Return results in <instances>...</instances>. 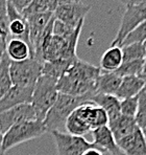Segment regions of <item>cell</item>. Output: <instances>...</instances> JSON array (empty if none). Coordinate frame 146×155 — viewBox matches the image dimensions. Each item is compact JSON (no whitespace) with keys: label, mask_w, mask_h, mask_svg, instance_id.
Wrapping results in <instances>:
<instances>
[{"label":"cell","mask_w":146,"mask_h":155,"mask_svg":"<svg viewBox=\"0 0 146 155\" xmlns=\"http://www.w3.org/2000/svg\"><path fill=\"white\" fill-rule=\"evenodd\" d=\"M88 101H90V99L86 97H72V95L59 92L56 101L52 105L43 120L47 132L51 133L53 131H61L60 129L65 127V123L68 116L77 107Z\"/></svg>","instance_id":"6da1fadb"},{"label":"cell","mask_w":146,"mask_h":155,"mask_svg":"<svg viewBox=\"0 0 146 155\" xmlns=\"http://www.w3.org/2000/svg\"><path fill=\"white\" fill-rule=\"evenodd\" d=\"M45 133H47V130L43 120H26L15 125L3 134L2 153L4 155L16 146L38 138Z\"/></svg>","instance_id":"7a4b0ae2"},{"label":"cell","mask_w":146,"mask_h":155,"mask_svg":"<svg viewBox=\"0 0 146 155\" xmlns=\"http://www.w3.org/2000/svg\"><path fill=\"white\" fill-rule=\"evenodd\" d=\"M58 80L42 74L36 81L33 91L31 106L35 109L36 120H44L47 112L56 101L59 91L56 88Z\"/></svg>","instance_id":"3957f363"},{"label":"cell","mask_w":146,"mask_h":155,"mask_svg":"<svg viewBox=\"0 0 146 155\" xmlns=\"http://www.w3.org/2000/svg\"><path fill=\"white\" fill-rule=\"evenodd\" d=\"M43 64L33 58L21 62L10 63V76L13 85L22 87H35L38 79L42 76Z\"/></svg>","instance_id":"277c9868"},{"label":"cell","mask_w":146,"mask_h":155,"mask_svg":"<svg viewBox=\"0 0 146 155\" xmlns=\"http://www.w3.org/2000/svg\"><path fill=\"white\" fill-rule=\"evenodd\" d=\"M144 21H146V1L136 5L126 6L116 37L112 41L111 45L120 47L126 36Z\"/></svg>","instance_id":"5b68a950"},{"label":"cell","mask_w":146,"mask_h":155,"mask_svg":"<svg viewBox=\"0 0 146 155\" xmlns=\"http://www.w3.org/2000/svg\"><path fill=\"white\" fill-rule=\"evenodd\" d=\"M56 146L58 155H81L86 150L94 148L84 136H75L62 131L51 132Z\"/></svg>","instance_id":"8992f818"},{"label":"cell","mask_w":146,"mask_h":155,"mask_svg":"<svg viewBox=\"0 0 146 155\" xmlns=\"http://www.w3.org/2000/svg\"><path fill=\"white\" fill-rule=\"evenodd\" d=\"M91 8L92 6L90 4L83 3L81 1H68L59 6L53 13V16L59 21L75 27L81 22H85L86 15L90 12Z\"/></svg>","instance_id":"52a82bcc"},{"label":"cell","mask_w":146,"mask_h":155,"mask_svg":"<svg viewBox=\"0 0 146 155\" xmlns=\"http://www.w3.org/2000/svg\"><path fill=\"white\" fill-rule=\"evenodd\" d=\"M35 120H36V114L31 104H21L0 112V129L4 134L15 125Z\"/></svg>","instance_id":"ba28073f"},{"label":"cell","mask_w":146,"mask_h":155,"mask_svg":"<svg viewBox=\"0 0 146 155\" xmlns=\"http://www.w3.org/2000/svg\"><path fill=\"white\" fill-rule=\"evenodd\" d=\"M54 18L53 13H40L35 14L26 17V21L28 24L29 29V42L31 47V58L33 56V51L40 44L42 37L44 35V31L47 25L50 23Z\"/></svg>","instance_id":"9c48e42d"},{"label":"cell","mask_w":146,"mask_h":155,"mask_svg":"<svg viewBox=\"0 0 146 155\" xmlns=\"http://www.w3.org/2000/svg\"><path fill=\"white\" fill-rule=\"evenodd\" d=\"M8 38L10 39H18L22 40L25 43L29 45L30 47V42H29V29L28 24H27L26 18L23 17V15L18 13L12 5L8 3ZM31 51V47H30Z\"/></svg>","instance_id":"30bf717a"},{"label":"cell","mask_w":146,"mask_h":155,"mask_svg":"<svg viewBox=\"0 0 146 155\" xmlns=\"http://www.w3.org/2000/svg\"><path fill=\"white\" fill-rule=\"evenodd\" d=\"M33 87L13 85L11 89L0 99V112L21 104H30Z\"/></svg>","instance_id":"8fae6325"},{"label":"cell","mask_w":146,"mask_h":155,"mask_svg":"<svg viewBox=\"0 0 146 155\" xmlns=\"http://www.w3.org/2000/svg\"><path fill=\"white\" fill-rule=\"evenodd\" d=\"M93 136V145L102 152L106 151L110 155H125L123 151L119 148L113 133L108 126L100 127V128L94 129L92 131Z\"/></svg>","instance_id":"7c38bea8"},{"label":"cell","mask_w":146,"mask_h":155,"mask_svg":"<svg viewBox=\"0 0 146 155\" xmlns=\"http://www.w3.org/2000/svg\"><path fill=\"white\" fill-rule=\"evenodd\" d=\"M100 72H101L100 67L90 64V63L81 60L78 58L70 66L66 74L75 78V79H78L81 81L87 82V83L96 85Z\"/></svg>","instance_id":"4fadbf2b"},{"label":"cell","mask_w":146,"mask_h":155,"mask_svg":"<svg viewBox=\"0 0 146 155\" xmlns=\"http://www.w3.org/2000/svg\"><path fill=\"white\" fill-rule=\"evenodd\" d=\"M125 155H146V140L142 129H137L117 142Z\"/></svg>","instance_id":"5bb4252c"},{"label":"cell","mask_w":146,"mask_h":155,"mask_svg":"<svg viewBox=\"0 0 146 155\" xmlns=\"http://www.w3.org/2000/svg\"><path fill=\"white\" fill-rule=\"evenodd\" d=\"M91 102H93L96 106L102 108L108 114L109 123L117 120L121 113H120V100L117 97L112 94H97L91 97Z\"/></svg>","instance_id":"9a60e30c"},{"label":"cell","mask_w":146,"mask_h":155,"mask_svg":"<svg viewBox=\"0 0 146 155\" xmlns=\"http://www.w3.org/2000/svg\"><path fill=\"white\" fill-rule=\"evenodd\" d=\"M144 81L140 76L124 77L122 78L115 97H117L119 100L136 97L144 89Z\"/></svg>","instance_id":"2e32d148"},{"label":"cell","mask_w":146,"mask_h":155,"mask_svg":"<svg viewBox=\"0 0 146 155\" xmlns=\"http://www.w3.org/2000/svg\"><path fill=\"white\" fill-rule=\"evenodd\" d=\"M108 127L113 133V136L115 137L116 142L122 140L123 137L129 135L133 132L139 129L136 120L133 117H127L124 115H120L117 120L109 123Z\"/></svg>","instance_id":"e0dca14e"},{"label":"cell","mask_w":146,"mask_h":155,"mask_svg":"<svg viewBox=\"0 0 146 155\" xmlns=\"http://www.w3.org/2000/svg\"><path fill=\"white\" fill-rule=\"evenodd\" d=\"M122 78L116 72L101 71L97 79L96 83V94H112L115 95L121 83Z\"/></svg>","instance_id":"ac0fdd59"},{"label":"cell","mask_w":146,"mask_h":155,"mask_svg":"<svg viewBox=\"0 0 146 155\" xmlns=\"http://www.w3.org/2000/svg\"><path fill=\"white\" fill-rule=\"evenodd\" d=\"M5 54L13 62H21L31 58L30 47L27 43L18 39H10L6 43Z\"/></svg>","instance_id":"d6986e66"},{"label":"cell","mask_w":146,"mask_h":155,"mask_svg":"<svg viewBox=\"0 0 146 155\" xmlns=\"http://www.w3.org/2000/svg\"><path fill=\"white\" fill-rule=\"evenodd\" d=\"M123 62L122 49L119 46H111L104 51L100 59V69L101 71L114 72L121 66Z\"/></svg>","instance_id":"ffe728a7"},{"label":"cell","mask_w":146,"mask_h":155,"mask_svg":"<svg viewBox=\"0 0 146 155\" xmlns=\"http://www.w3.org/2000/svg\"><path fill=\"white\" fill-rule=\"evenodd\" d=\"M77 60V59H76ZM74 60V61H76ZM74 61L71 60H56L50 62H44L42 66V74L53 78L56 80L61 79L65 76L69 67L73 64Z\"/></svg>","instance_id":"44dd1931"},{"label":"cell","mask_w":146,"mask_h":155,"mask_svg":"<svg viewBox=\"0 0 146 155\" xmlns=\"http://www.w3.org/2000/svg\"><path fill=\"white\" fill-rule=\"evenodd\" d=\"M65 128L68 131V133L75 136H84L85 134L91 131L90 127L78 114L76 109L68 116L65 123Z\"/></svg>","instance_id":"7402d4cb"},{"label":"cell","mask_w":146,"mask_h":155,"mask_svg":"<svg viewBox=\"0 0 146 155\" xmlns=\"http://www.w3.org/2000/svg\"><path fill=\"white\" fill-rule=\"evenodd\" d=\"M10 63L11 60L6 56V54H4L0 60V99L13 86L10 76Z\"/></svg>","instance_id":"603a6c76"},{"label":"cell","mask_w":146,"mask_h":155,"mask_svg":"<svg viewBox=\"0 0 146 155\" xmlns=\"http://www.w3.org/2000/svg\"><path fill=\"white\" fill-rule=\"evenodd\" d=\"M123 62H131L136 60H144L146 48L143 43H132L121 47ZM122 62V63H123Z\"/></svg>","instance_id":"cb8c5ba5"},{"label":"cell","mask_w":146,"mask_h":155,"mask_svg":"<svg viewBox=\"0 0 146 155\" xmlns=\"http://www.w3.org/2000/svg\"><path fill=\"white\" fill-rule=\"evenodd\" d=\"M144 71V60H136L131 62H123L121 66L118 68L116 74L119 77H132V76H141Z\"/></svg>","instance_id":"d4e9b609"},{"label":"cell","mask_w":146,"mask_h":155,"mask_svg":"<svg viewBox=\"0 0 146 155\" xmlns=\"http://www.w3.org/2000/svg\"><path fill=\"white\" fill-rule=\"evenodd\" d=\"M84 23L85 22H81V24H78L77 26H70L68 24H65L63 22L59 21V20L54 19L53 22V26H52V35L58 36V37H61L63 39H68L70 38L77 29L81 26H84Z\"/></svg>","instance_id":"484cf974"},{"label":"cell","mask_w":146,"mask_h":155,"mask_svg":"<svg viewBox=\"0 0 146 155\" xmlns=\"http://www.w3.org/2000/svg\"><path fill=\"white\" fill-rule=\"evenodd\" d=\"M137 125L140 129H146V90L143 89L138 94V109L135 116Z\"/></svg>","instance_id":"4316f807"},{"label":"cell","mask_w":146,"mask_h":155,"mask_svg":"<svg viewBox=\"0 0 146 155\" xmlns=\"http://www.w3.org/2000/svg\"><path fill=\"white\" fill-rule=\"evenodd\" d=\"M145 40H146V21L142 22L132 33H129L126 36V38L123 40L120 47L124 46V45L132 44V43H143Z\"/></svg>","instance_id":"83f0119b"},{"label":"cell","mask_w":146,"mask_h":155,"mask_svg":"<svg viewBox=\"0 0 146 155\" xmlns=\"http://www.w3.org/2000/svg\"><path fill=\"white\" fill-rule=\"evenodd\" d=\"M138 109V95L129 99L120 100V113L121 115L135 118Z\"/></svg>","instance_id":"f1b7e54d"},{"label":"cell","mask_w":146,"mask_h":155,"mask_svg":"<svg viewBox=\"0 0 146 155\" xmlns=\"http://www.w3.org/2000/svg\"><path fill=\"white\" fill-rule=\"evenodd\" d=\"M48 5H47L46 0H31L29 5L23 11L22 15L23 17H28V16L35 15V14L40 13H48ZM50 13V12H49Z\"/></svg>","instance_id":"f546056e"},{"label":"cell","mask_w":146,"mask_h":155,"mask_svg":"<svg viewBox=\"0 0 146 155\" xmlns=\"http://www.w3.org/2000/svg\"><path fill=\"white\" fill-rule=\"evenodd\" d=\"M8 2L6 0H0V31L8 35Z\"/></svg>","instance_id":"4dcf8cb0"},{"label":"cell","mask_w":146,"mask_h":155,"mask_svg":"<svg viewBox=\"0 0 146 155\" xmlns=\"http://www.w3.org/2000/svg\"><path fill=\"white\" fill-rule=\"evenodd\" d=\"M6 2L10 5H12L18 13L22 14L25 8L29 5L31 0H6Z\"/></svg>","instance_id":"1f68e13d"},{"label":"cell","mask_w":146,"mask_h":155,"mask_svg":"<svg viewBox=\"0 0 146 155\" xmlns=\"http://www.w3.org/2000/svg\"><path fill=\"white\" fill-rule=\"evenodd\" d=\"M46 1H47V5H48L49 12L54 13L59 6H61L62 4L68 2L69 0H46Z\"/></svg>","instance_id":"d6a6232c"},{"label":"cell","mask_w":146,"mask_h":155,"mask_svg":"<svg viewBox=\"0 0 146 155\" xmlns=\"http://www.w3.org/2000/svg\"><path fill=\"white\" fill-rule=\"evenodd\" d=\"M6 43H8V35H5L0 31V60L3 57V54H5Z\"/></svg>","instance_id":"836d02e7"},{"label":"cell","mask_w":146,"mask_h":155,"mask_svg":"<svg viewBox=\"0 0 146 155\" xmlns=\"http://www.w3.org/2000/svg\"><path fill=\"white\" fill-rule=\"evenodd\" d=\"M81 155H103V152L98 149V148L94 147V148H90V149L86 150Z\"/></svg>","instance_id":"e575fe53"},{"label":"cell","mask_w":146,"mask_h":155,"mask_svg":"<svg viewBox=\"0 0 146 155\" xmlns=\"http://www.w3.org/2000/svg\"><path fill=\"white\" fill-rule=\"evenodd\" d=\"M120 1L122 4L126 6H131V5H136V4H140L142 2H145L146 0H118Z\"/></svg>","instance_id":"d590c367"},{"label":"cell","mask_w":146,"mask_h":155,"mask_svg":"<svg viewBox=\"0 0 146 155\" xmlns=\"http://www.w3.org/2000/svg\"><path fill=\"white\" fill-rule=\"evenodd\" d=\"M2 140H3V133L0 129V155H3L2 153Z\"/></svg>","instance_id":"8d00e7d4"},{"label":"cell","mask_w":146,"mask_h":155,"mask_svg":"<svg viewBox=\"0 0 146 155\" xmlns=\"http://www.w3.org/2000/svg\"><path fill=\"white\" fill-rule=\"evenodd\" d=\"M140 77L142 78L143 81H144V84H145V85H144V89L146 90V70H145V71H143V74H141Z\"/></svg>","instance_id":"74e56055"},{"label":"cell","mask_w":146,"mask_h":155,"mask_svg":"<svg viewBox=\"0 0 146 155\" xmlns=\"http://www.w3.org/2000/svg\"><path fill=\"white\" fill-rule=\"evenodd\" d=\"M146 70V54H145V58H144V71Z\"/></svg>","instance_id":"f35d334b"},{"label":"cell","mask_w":146,"mask_h":155,"mask_svg":"<svg viewBox=\"0 0 146 155\" xmlns=\"http://www.w3.org/2000/svg\"><path fill=\"white\" fill-rule=\"evenodd\" d=\"M143 134H144V137H145V140H146V129H143Z\"/></svg>","instance_id":"ab89813d"},{"label":"cell","mask_w":146,"mask_h":155,"mask_svg":"<svg viewBox=\"0 0 146 155\" xmlns=\"http://www.w3.org/2000/svg\"><path fill=\"white\" fill-rule=\"evenodd\" d=\"M69 1H73V2H79L81 0H69Z\"/></svg>","instance_id":"60d3db41"},{"label":"cell","mask_w":146,"mask_h":155,"mask_svg":"<svg viewBox=\"0 0 146 155\" xmlns=\"http://www.w3.org/2000/svg\"><path fill=\"white\" fill-rule=\"evenodd\" d=\"M143 45H144V46H145V48H146V40L144 41V42H143Z\"/></svg>","instance_id":"b9f144b4"}]
</instances>
